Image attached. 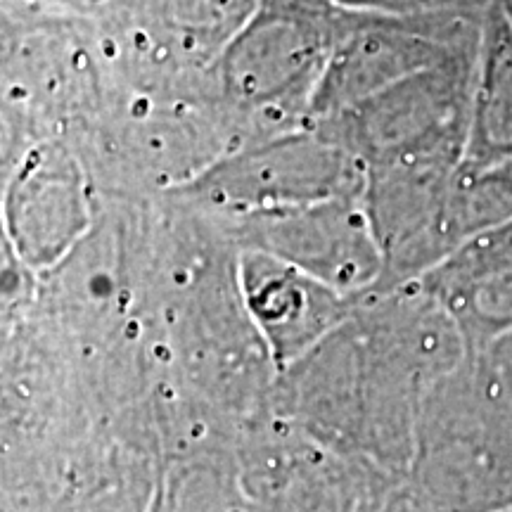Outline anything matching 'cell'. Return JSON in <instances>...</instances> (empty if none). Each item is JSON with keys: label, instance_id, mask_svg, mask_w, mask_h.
Wrapping results in <instances>:
<instances>
[{"label": "cell", "instance_id": "obj_1", "mask_svg": "<svg viewBox=\"0 0 512 512\" xmlns=\"http://www.w3.org/2000/svg\"><path fill=\"white\" fill-rule=\"evenodd\" d=\"M467 356L456 320L413 280L358 299L337 330L275 375L268 411L339 456L408 475L422 401Z\"/></svg>", "mask_w": 512, "mask_h": 512}, {"label": "cell", "instance_id": "obj_2", "mask_svg": "<svg viewBox=\"0 0 512 512\" xmlns=\"http://www.w3.org/2000/svg\"><path fill=\"white\" fill-rule=\"evenodd\" d=\"M252 140L219 93L119 91L74 143L100 197L145 202L188 188Z\"/></svg>", "mask_w": 512, "mask_h": 512}, {"label": "cell", "instance_id": "obj_3", "mask_svg": "<svg viewBox=\"0 0 512 512\" xmlns=\"http://www.w3.org/2000/svg\"><path fill=\"white\" fill-rule=\"evenodd\" d=\"M119 91L88 15L3 12V171L79 136Z\"/></svg>", "mask_w": 512, "mask_h": 512}, {"label": "cell", "instance_id": "obj_4", "mask_svg": "<svg viewBox=\"0 0 512 512\" xmlns=\"http://www.w3.org/2000/svg\"><path fill=\"white\" fill-rule=\"evenodd\" d=\"M408 477L441 512L512 508V406L484 354L427 392Z\"/></svg>", "mask_w": 512, "mask_h": 512}, {"label": "cell", "instance_id": "obj_5", "mask_svg": "<svg viewBox=\"0 0 512 512\" xmlns=\"http://www.w3.org/2000/svg\"><path fill=\"white\" fill-rule=\"evenodd\" d=\"M356 12L332 0H259L216 69L221 98L252 140L311 126L318 83Z\"/></svg>", "mask_w": 512, "mask_h": 512}, {"label": "cell", "instance_id": "obj_6", "mask_svg": "<svg viewBox=\"0 0 512 512\" xmlns=\"http://www.w3.org/2000/svg\"><path fill=\"white\" fill-rule=\"evenodd\" d=\"M256 8L259 0H105L88 19L121 91L219 93V62Z\"/></svg>", "mask_w": 512, "mask_h": 512}, {"label": "cell", "instance_id": "obj_7", "mask_svg": "<svg viewBox=\"0 0 512 512\" xmlns=\"http://www.w3.org/2000/svg\"><path fill=\"white\" fill-rule=\"evenodd\" d=\"M479 48L408 76L316 124L363 169L413 162L463 164L470 143Z\"/></svg>", "mask_w": 512, "mask_h": 512}, {"label": "cell", "instance_id": "obj_8", "mask_svg": "<svg viewBox=\"0 0 512 512\" xmlns=\"http://www.w3.org/2000/svg\"><path fill=\"white\" fill-rule=\"evenodd\" d=\"M366 169L318 124L254 140L171 192L214 221L363 195Z\"/></svg>", "mask_w": 512, "mask_h": 512}, {"label": "cell", "instance_id": "obj_9", "mask_svg": "<svg viewBox=\"0 0 512 512\" xmlns=\"http://www.w3.org/2000/svg\"><path fill=\"white\" fill-rule=\"evenodd\" d=\"M482 22L484 15H354L313 95V124L361 105L408 76L477 50Z\"/></svg>", "mask_w": 512, "mask_h": 512}, {"label": "cell", "instance_id": "obj_10", "mask_svg": "<svg viewBox=\"0 0 512 512\" xmlns=\"http://www.w3.org/2000/svg\"><path fill=\"white\" fill-rule=\"evenodd\" d=\"M221 228L238 249L275 256L347 297L363 299L382 280L384 256L363 195L242 216Z\"/></svg>", "mask_w": 512, "mask_h": 512}, {"label": "cell", "instance_id": "obj_11", "mask_svg": "<svg viewBox=\"0 0 512 512\" xmlns=\"http://www.w3.org/2000/svg\"><path fill=\"white\" fill-rule=\"evenodd\" d=\"M5 249L29 273H46L88 233L100 195L69 140H48L3 171Z\"/></svg>", "mask_w": 512, "mask_h": 512}, {"label": "cell", "instance_id": "obj_12", "mask_svg": "<svg viewBox=\"0 0 512 512\" xmlns=\"http://www.w3.org/2000/svg\"><path fill=\"white\" fill-rule=\"evenodd\" d=\"M240 292L275 370L290 368L354 313L358 299L252 249L238 256Z\"/></svg>", "mask_w": 512, "mask_h": 512}, {"label": "cell", "instance_id": "obj_13", "mask_svg": "<svg viewBox=\"0 0 512 512\" xmlns=\"http://www.w3.org/2000/svg\"><path fill=\"white\" fill-rule=\"evenodd\" d=\"M418 283L446 306L470 354H484L512 332V254L489 230L460 245Z\"/></svg>", "mask_w": 512, "mask_h": 512}, {"label": "cell", "instance_id": "obj_14", "mask_svg": "<svg viewBox=\"0 0 512 512\" xmlns=\"http://www.w3.org/2000/svg\"><path fill=\"white\" fill-rule=\"evenodd\" d=\"M512 157V36L484 17L470 143L463 164H494Z\"/></svg>", "mask_w": 512, "mask_h": 512}, {"label": "cell", "instance_id": "obj_15", "mask_svg": "<svg viewBox=\"0 0 512 512\" xmlns=\"http://www.w3.org/2000/svg\"><path fill=\"white\" fill-rule=\"evenodd\" d=\"M358 512H441L408 475H392L368 465Z\"/></svg>", "mask_w": 512, "mask_h": 512}, {"label": "cell", "instance_id": "obj_16", "mask_svg": "<svg viewBox=\"0 0 512 512\" xmlns=\"http://www.w3.org/2000/svg\"><path fill=\"white\" fill-rule=\"evenodd\" d=\"M356 15L377 17H434L484 15L489 0H332Z\"/></svg>", "mask_w": 512, "mask_h": 512}, {"label": "cell", "instance_id": "obj_17", "mask_svg": "<svg viewBox=\"0 0 512 512\" xmlns=\"http://www.w3.org/2000/svg\"><path fill=\"white\" fill-rule=\"evenodd\" d=\"M486 361H489L491 370H494L498 384H501L505 399L512 406V332L498 339L494 347L484 351Z\"/></svg>", "mask_w": 512, "mask_h": 512}, {"label": "cell", "instance_id": "obj_18", "mask_svg": "<svg viewBox=\"0 0 512 512\" xmlns=\"http://www.w3.org/2000/svg\"><path fill=\"white\" fill-rule=\"evenodd\" d=\"M503 512H512V508L510 510H503Z\"/></svg>", "mask_w": 512, "mask_h": 512}]
</instances>
